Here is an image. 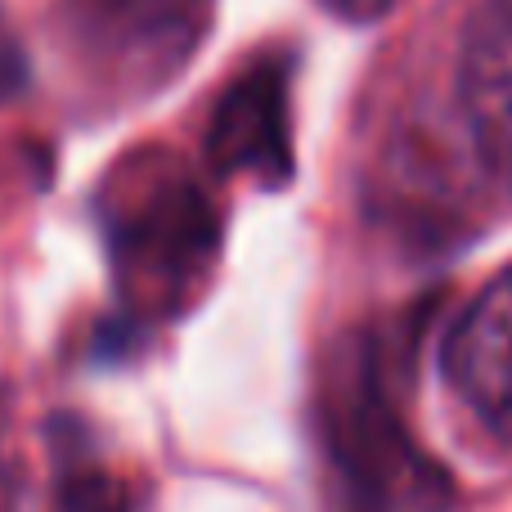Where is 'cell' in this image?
Here are the masks:
<instances>
[{
  "label": "cell",
  "mask_w": 512,
  "mask_h": 512,
  "mask_svg": "<svg viewBox=\"0 0 512 512\" xmlns=\"http://www.w3.org/2000/svg\"><path fill=\"white\" fill-rule=\"evenodd\" d=\"M113 279L135 319H176L203 297L221 261V212L167 149L126 158L99 194Z\"/></svg>",
  "instance_id": "obj_1"
},
{
  "label": "cell",
  "mask_w": 512,
  "mask_h": 512,
  "mask_svg": "<svg viewBox=\"0 0 512 512\" xmlns=\"http://www.w3.org/2000/svg\"><path fill=\"white\" fill-rule=\"evenodd\" d=\"M319 427L346 512H445L454 486L400 418L382 333L337 342L319 382Z\"/></svg>",
  "instance_id": "obj_2"
},
{
  "label": "cell",
  "mask_w": 512,
  "mask_h": 512,
  "mask_svg": "<svg viewBox=\"0 0 512 512\" xmlns=\"http://www.w3.org/2000/svg\"><path fill=\"white\" fill-rule=\"evenodd\" d=\"M207 158L221 176H252L283 189L297 171L292 158V59L261 54L221 90L207 122Z\"/></svg>",
  "instance_id": "obj_3"
},
{
  "label": "cell",
  "mask_w": 512,
  "mask_h": 512,
  "mask_svg": "<svg viewBox=\"0 0 512 512\" xmlns=\"http://www.w3.org/2000/svg\"><path fill=\"white\" fill-rule=\"evenodd\" d=\"M441 369L454 400L486 432L512 441V265L454 319L445 333Z\"/></svg>",
  "instance_id": "obj_4"
},
{
  "label": "cell",
  "mask_w": 512,
  "mask_h": 512,
  "mask_svg": "<svg viewBox=\"0 0 512 512\" xmlns=\"http://www.w3.org/2000/svg\"><path fill=\"white\" fill-rule=\"evenodd\" d=\"M459 108L486 171L512 194V0H481L459 54Z\"/></svg>",
  "instance_id": "obj_5"
},
{
  "label": "cell",
  "mask_w": 512,
  "mask_h": 512,
  "mask_svg": "<svg viewBox=\"0 0 512 512\" xmlns=\"http://www.w3.org/2000/svg\"><path fill=\"white\" fill-rule=\"evenodd\" d=\"M86 32L104 41L108 50L126 54V63L167 77L171 68L203 45L212 0H81Z\"/></svg>",
  "instance_id": "obj_6"
},
{
  "label": "cell",
  "mask_w": 512,
  "mask_h": 512,
  "mask_svg": "<svg viewBox=\"0 0 512 512\" xmlns=\"http://www.w3.org/2000/svg\"><path fill=\"white\" fill-rule=\"evenodd\" d=\"M59 512H135L131 490L99 463H77L59 481Z\"/></svg>",
  "instance_id": "obj_7"
},
{
  "label": "cell",
  "mask_w": 512,
  "mask_h": 512,
  "mask_svg": "<svg viewBox=\"0 0 512 512\" xmlns=\"http://www.w3.org/2000/svg\"><path fill=\"white\" fill-rule=\"evenodd\" d=\"M0 512H27V499H23V486L9 468H0Z\"/></svg>",
  "instance_id": "obj_8"
}]
</instances>
